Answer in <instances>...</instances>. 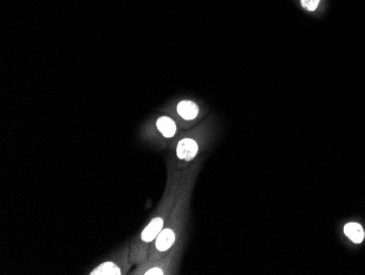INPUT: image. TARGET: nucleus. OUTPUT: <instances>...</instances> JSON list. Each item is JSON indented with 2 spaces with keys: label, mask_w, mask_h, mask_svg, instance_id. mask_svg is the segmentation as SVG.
<instances>
[{
  "label": "nucleus",
  "mask_w": 365,
  "mask_h": 275,
  "mask_svg": "<svg viewBox=\"0 0 365 275\" xmlns=\"http://www.w3.org/2000/svg\"><path fill=\"white\" fill-rule=\"evenodd\" d=\"M198 153V145L196 141L190 138H184L182 139L177 145L176 148V154L177 157L182 160L185 161H190L196 157Z\"/></svg>",
  "instance_id": "nucleus-1"
},
{
  "label": "nucleus",
  "mask_w": 365,
  "mask_h": 275,
  "mask_svg": "<svg viewBox=\"0 0 365 275\" xmlns=\"http://www.w3.org/2000/svg\"><path fill=\"white\" fill-rule=\"evenodd\" d=\"M163 227V219L162 218H155L152 219L148 226L143 229L141 234V239L146 243H150V241L153 240L155 238L158 237L160 234V231L162 230Z\"/></svg>",
  "instance_id": "nucleus-2"
},
{
  "label": "nucleus",
  "mask_w": 365,
  "mask_h": 275,
  "mask_svg": "<svg viewBox=\"0 0 365 275\" xmlns=\"http://www.w3.org/2000/svg\"><path fill=\"white\" fill-rule=\"evenodd\" d=\"M175 241V234L172 229L166 228L160 231L156 239V247L159 251H166L171 248Z\"/></svg>",
  "instance_id": "nucleus-3"
},
{
  "label": "nucleus",
  "mask_w": 365,
  "mask_h": 275,
  "mask_svg": "<svg viewBox=\"0 0 365 275\" xmlns=\"http://www.w3.org/2000/svg\"><path fill=\"white\" fill-rule=\"evenodd\" d=\"M177 112L184 120L190 121V120H194L198 115L199 109L194 102L188 101V100H185V101H182V102L178 103Z\"/></svg>",
  "instance_id": "nucleus-4"
},
{
  "label": "nucleus",
  "mask_w": 365,
  "mask_h": 275,
  "mask_svg": "<svg viewBox=\"0 0 365 275\" xmlns=\"http://www.w3.org/2000/svg\"><path fill=\"white\" fill-rule=\"evenodd\" d=\"M344 234L354 244H361L364 240L365 232L359 223H349L345 225Z\"/></svg>",
  "instance_id": "nucleus-5"
},
{
  "label": "nucleus",
  "mask_w": 365,
  "mask_h": 275,
  "mask_svg": "<svg viewBox=\"0 0 365 275\" xmlns=\"http://www.w3.org/2000/svg\"><path fill=\"white\" fill-rule=\"evenodd\" d=\"M157 127L161 134L167 138L173 137L176 132V125L174 121L171 118H168V116H161L157 121Z\"/></svg>",
  "instance_id": "nucleus-6"
},
{
  "label": "nucleus",
  "mask_w": 365,
  "mask_h": 275,
  "mask_svg": "<svg viewBox=\"0 0 365 275\" xmlns=\"http://www.w3.org/2000/svg\"><path fill=\"white\" fill-rule=\"evenodd\" d=\"M91 274L92 275H121L122 271L115 263L105 262V263H102L97 269L93 270Z\"/></svg>",
  "instance_id": "nucleus-7"
},
{
  "label": "nucleus",
  "mask_w": 365,
  "mask_h": 275,
  "mask_svg": "<svg viewBox=\"0 0 365 275\" xmlns=\"http://www.w3.org/2000/svg\"><path fill=\"white\" fill-rule=\"evenodd\" d=\"M319 3H320V0H301L302 6H303L308 11H314V10H316V8L318 7Z\"/></svg>",
  "instance_id": "nucleus-8"
},
{
  "label": "nucleus",
  "mask_w": 365,
  "mask_h": 275,
  "mask_svg": "<svg viewBox=\"0 0 365 275\" xmlns=\"http://www.w3.org/2000/svg\"><path fill=\"white\" fill-rule=\"evenodd\" d=\"M144 274H147V275H152V274H156V275H162L163 274V271L159 269V268H153V269H150L148 270L146 273Z\"/></svg>",
  "instance_id": "nucleus-9"
}]
</instances>
